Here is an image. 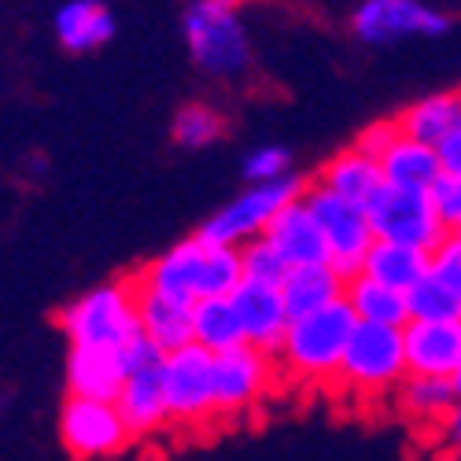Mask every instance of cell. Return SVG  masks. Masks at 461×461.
<instances>
[{
    "label": "cell",
    "instance_id": "cell-19",
    "mask_svg": "<svg viewBox=\"0 0 461 461\" xmlns=\"http://www.w3.org/2000/svg\"><path fill=\"white\" fill-rule=\"evenodd\" d=\"M314 185L329 188L332 196L348 200V203H355V207H369L373 196L384 188V170H380L376 159L362 156V151L351 144V148L336 151V156L321 167V174L314 177Z\"/></svg>",
    "mask_w": 461,
    "mask_h": 461
},
{
    "label": "cell",
    "instance_id": "cell-9",
    "mask_svg": "<svg viewBox=\"0 0 461 461\" xmlns=\"http://www.w3.org/2000/svg\"><path fill=\"white\" fill-rule=\"evenodd\" d=\"M369 225H373V237L384 244H406V248H420V251H436V244L447 237L429 192H413V188H395V185H384L373 203L366 207Z\"/></svg>",
    "mask_w": 461,
    "mask_h": 461
},
{
    "label": "cell",
    "instance_id": "cell-8",
    "mask_svg": "<svg viewBox=\"0 0 461 461\" xmlns=\"http://www.w3.org/2000/svg\"><path fill=\"white\" fill-rule=\"evenodd\" d=\"M277 362L258 348H240L214 355V420H237L251 413L277 384Z\"/></svg>",
    "mask_w": 461,
    "mask_h": 461
},
{
    "label": "cell",
    "instance_id": "cell-18",
    "mask_svg": "<svg viewBox=\"0 0 461 461\" xmlns=\"http://www.w3.org/2000/svg\"><path fill=\"white\" fill-rule=\"evenodd\" d=\"M137 288V321H140V336L151 339L163 355L181 351L192 343V306L177 303L170 295L159 292H148L140 285Z\"/></svg>",
    "mask_w": 461,
    "mask_h": 461
},
{
    "label": "cell",
    "instance_id": "cell-1",
    "mask_svg": "<svg viewBox=\"0 0 461 461\" xmlns=\"http://www.w3.org/2000/svg\"><path fill=\"white\" fill-rule=\"evenodd\" d=\"M355 329H358V318L343 299L318 314L295 318L281 339V351L274 355L277 373L285 380L306 384V388H336V376Z\"/></svg>",
    "mask_w": 461,
    "mask_h": 461
},
{
    "label": "cell",
    "instance_id": "cell-3",
    "mask_svg": "<svg viewBox=\"0 0 461 461\" xmlns=\"http://www.w3.org/2000/svg\"><path fill=\"white\" fill-rule=\"evenodd\" d=\"M181 26L192 63L211 78H240L251 67V37L237 8L214 5V0H192Z\"/></svg>",
    "mask_w": 461,
    "mask_h": 461
},
{
    "label": "cell",
    "instance_id": "cell-35",
    "mask_svg": "<svg viewBox=\"0 0 461 461\" xmlns=\"http://www.w3.org/2000/svg\"><path fill=\"white\" fill-rule=\"evenodd\" d=\"M436 443L454 457V461H461V399H457V406L447 413V420L439 425V432H436Z\"/></svg>",
    "mask_w": 461,
    "mask_h": 461
},
{
    "label": "cell",
    "instance_id": "cell-6",
    "mask_svg": "<svg viewBox=\"0 0 461 461\" xmlns=\"http://www.w3.org/2000/svg\"><path fill=\"white\" fill-rule=\"evenodd\" d=\"M59 439L74 461H111L133 443V432L114 402L67 395L59 410Z\"/></svg>",
    "mask_w": 461,
    "mask_h": 461
},
{
    "label": "cell",
    "instance_id": "cell-7",
    "mask_svg": "<svg viewBox=\"0 0 461 461\" xmlns=\"http://www.w3.org/2000/svg\"><path fill=\"white\" fill-rule=\"evenodd\" d=\"M303 203H306V211L314 214L318 229L325 233L329 262L343 277H355L362 270V262H366V251L376 244L366 207H355L348 200L332 196L329 188H321L314 181H311V188L303 192Z\"/></svg>",
    "mask_w": 461,
    "mask_h": 461
},
{
    "label": "cell",
    "instance_id": "cell-38",
    "mask_svg": "<svg viewBox=\"0 0 461 461\" xmlns=\"http://www.w3.org/2000/svg\"><path fill=\"white\" fill-rule=\"evenodd\" d=\"M214 5H225V8H237L240 0H214Z\"/></svg>",
    "mask_w": 461,
    "mask_h": 461
},
{
    "label": "cell",
    "instance_id": "cell-4",
    "mask_svg": "<svg viewBox=\"0 0 461 461\" xmlns=\"http://www.w3.org/2000/svg\"><path fill=\"white\" fill-rule=\"evenodd\" d=\"M406 343L402 329L392 325H362L355 329L348 355H343L336 388L351 392L358 399H384L395 395V388L406 380Z\"/></svg>",
    "mask_w": 461,
    "mask_h": 461
},
{
    "label": "cell",
    "instance_id": "cell-10",
    "mask_svg": "<svg viewBox=\"0 0 461 461\" xmlns=\"http://www.w3.org/2000/svg\"><path fill=\"white\" fill-rule=\"evenodd\" d=\"M163 388L170 425L196 429L214 420V355L203 351L200 343L170 351L163 366Z\"/></svg>",
    "mask_w": 461,
    "mask_h": 461
},
{
    "label": "cell",
    "instance_id": "cell-25",
    "mask_svg": "<svg viewBox=\"0 0 461 461\" xmlns=\"http://www.w3.org/2000/svg\"><path fill=\"white\" fill-rule=\"evenodd\" d=\"M380 170H384V185L429 192V188L443 177L439 148H429V144H417V140H410V137H399L395 148L380 159Z\"/></svg>",
    "mask_w": 461,
    "mask_h": 461
},
{
    "label": "cell",
    "instance_id": "cell-24",
    "mask_svg": "<svg viewBox=\"0 0 461 461\" xmlns=\"http://www.w3.org/2000/svg\"><path fill=\"white\" fill-rule=\"evenodd\" d=\"M366 277L388 285L395 292H410L413 285H420L429 274H432V255L420 251V248H406V244H384L376 240L369 251H366V262L362 270Z\"/></svg>",
    "mask_w": 461,
    "mask_h": 461
},
{
    "label": "cell",
    "instance_id": "cell-17",
    "mask_svg": "<svg viewBox=\"0 0 461 461\" xmlns=\"http://www.w3.org/2000/svg\"><path fill=\"white\" fill-rule=\"evenodd\" d=\"M126 384V362L122 351L107 348H70L67 358V392L82 399H104L114 402Z\"/></svg>",
    "mask_w": 461,
    "mask_h": 461
},
{
    "label": "cell",
    "instance_id": "cell-14",
    "mask_svg": "<svg viewBox=\"0 0 461 461\" xmlns=\"http://www.w3.org/2000/svg\"><path fill=\"white\" fill-rule=\"evenodd\" d=\"M163 362H151V366H137L126 373V384L114 406L126 417V425L137 436H156L159 429L170 425V410H167V388H163Z\"/></svg>",
    "mask_w": 461,
    "mask_h": 461
},
{
    "label": "cell",
    "instance_id": "cell-15",
    "mask_svg": "<svg viewBox=\"0 0 461 461\" xmlns=\"http://www.w3.org/2000/svg\"><path fill=\"white\" fill-rule=\"evenodd\" d=\"M200 251H203V240L200 237H188L181 244H174L167 255L144 262L133 277V285L148 288V292H159V295H170L177 303H188L196 306V274H200Z\"/></svg>",
    "mask_w": 461,
    "mask_h": 461
},
{
    "label": "cell",
    "instance_id": "cell-30",
    "mask_svg": "<svg viewBox=\"0 0 461 461\" xmlns=\"http://www.w3.org/2000/svg\"><path fill=\"white\" fill-rule=\"evenodd\" d=\"M240 266H244V281H255V285H270V288H281L285 277L292 274V266L277 255V248L258 237L251 244L240 248Z\"/></svg>",
    "mask_w": 461,
    "mask_h": 461
},
{
    "label": "cell",
    "instance_id": "cell-26",
    "mask_svg": "<svg viewBox=\"0 0 461 461\" xmlns=\"http://www.w3.org/2000/svg\"><path fill=\"white\" fill-rule=\"evenodd\" d=\"M343 303L351 306V314L362 325H392V329H406L410 311H406V292H395L388 285H380L366 274L348 277V292Z\"/></svg>",
    "mask_w": 461,
    "mask_h": 461
},
{
    "label": "cell",
    "instance_id": "cell-21",
    "mask_svg": "<svg viewBox=\"0 0 461 461\" xmlns=\"http://www.w3.org/2000/svg\"><path fill=\"white\" fill-rule=\"evenodd\" d=\"M56 41L67 52H96L114 37V15L104 0H67L56 12Z\"/></svg>",
    "mask_w": 461,
    "mask_h": 461
},
{
    "label": "cell",
    "instance_id": "cell-33",
    "mask_svg": "<svg viewBox=\"0 0 461 461\" xmlns=\"http://www.w3.org/2000/svg\"><path fill=\"white\" fill-rule=\"evenodd\" d=\"M432 277L461 295V233H447L432 251Z\"/></svg>",
    "mask_w": 461,
    "mask_h": 461
},
{
    "label": "cell",
    "instance_id": "cell-28",
    "mask_svg": "<svg viewBox=\"0 0 461 461\" xmlns=\"http://www.w3.org/2000/svg\"><path fill=\"white\" fill-rule=\"evenodd\" d=\"M410 321H461V295L439 277H425L406 292Z\"/></svg>",
    "mask_w": 461,
    "mask_h": 461
},
{
    "label": "cell",
    "instance_id": "cell-32",
    "mask_svg": "<svg viewBox=\"0 0 461 461\" xmlns=\"http://www.w3.org/2000/svg\"><path fill=\"white\" fill-rule=\"evenodd\" d=\"M429 200H432V211L443 233H461V177L443 174L429 188Z\"/></svg>",
    "mask_w": 461,
    "mask_h": 461
},
{
    "label": "cell",
    "instance_id": "cell-22",
    "mask_svg": "<svg viewBox=\"0 0 461 461\" xmlns=\"http://www.w3.org/2000/svg\"><path fill=\"white\" fill-rule=\"evenodd\" d=\"M457 406L454 384L439 380V376H413L406 373V380L395 388V410L410 420L413 429H429L432 436L439 432V425L447 420V413Z\"/></svg>",
    "mask_w": 461,
    "mask_h": 461
},
{
    "label": "cell",
    "instance_id": "cell-37",
    "mask_svg": "<svg viewBox=\"0 0 461 461\" xmlns=\"http://www.w3.org/2000/svg\"><path fill=\"white\" fill-rule=\"evenodd\" d=\"M450 384H454V395H457V399H461V366H457V373H454V376H450Z\"/></svg>",
    "mask_w": 461,
    "mask_h": 461
},
{
    "label": "cell",
    "instance_id": "cell-31",
    "mask_svg": "<svg viewBox=\"0 0 461 461\" xmlns=\"http://www.w3.org/2000/svg\"><path fill=\"white\" fill-rule=\"evenodd\" d=\"M288 174H292V151L281 144H262V148L248 151V159H244L248 185H274Z\"/></svg>",
    "mask_w": 461,
    "mask_h": 461
},
{
    "label": "cell",
    "instance_id": "cell-16",
    "mask_svg": "<svg viewBox=\"0 0 461 461\" xmlns=\"http://www.w3.org/2000/svg\"><path fill=\"white\" fill-rule=\"evenodd\" d=\"M266 240L277 248V255L292 266H321L329 262V244H325V233L318 229L314 214L306 211L303 200L288 203L274 221L266 229Z\"/></svg>",
    "mask_w": 461,
    "mask_h": 461
},
{
    "label": "cell",
    "instance_id": "cell-29",
    "mask_svg": "<svg viewBox=\"0 0 461 461\" xmlns=\"http://www.w3.org/2000/svg\"><path fill=\"white\" fill-rule=\"evenodd\" d=\"M221 133H225V119H221V114L211 104H185V107H177L174 122H170L174 144L177 148H188V151L214 144Z\"/></svg>",
    "mask_w": 461,
    "mask_h": 461
},
{
    "label": "cell",
    "instance_id": "cell-12",
    "mask_svg": "<svg viewBox=\"0 0 461 461\" xmlns=\"http://www.w3.org/2000/svg\"><path fill=\"white\" fill-rule=\"evenodd\" d=\"M229 299H233V306H237V318H240L248 348H258L266 355H277L281 351V339H285V332L292 325L281 288L240 281V288L229 295Z\"/></svg>",
    "mask_w": 461,
    "mask_h": 461
},
{
    "label": "cell",
    "instance_id": "cell-11",
    "mask_svg": "<svg viewBox=\"0 0 461 461\" xmlns=\"http://www.w3.org/2000/svg\"><path fill=\"white\" fill-rule=\"evenodd\" d=\"M351 30L362 45L384 49L406 37H443L450 30V15L425 0H362L351 15Z\"/></svg>",
    "mask_w": 461,
    "mask_h": 461
},
{
    "label": "cell",
    "instance_id": "cell-34",
    "mask_svg": "<svg viewBox=\"0 0 461 461\" xmlns=\"http://www.w3.org/2000/svg\"><path fill=\"white\" fill-rule=\"evenodd\" d=\"M402 137V130H399V119H380V122H373V126H366L358 137H355V148L362 151V156H369V159H384L388 151L395 148V140Z\"/></svg>",
    "mask_w": 461,
    "mask_h": 461
},
{
    "label": "cell",
    "instance_id": "cell-27",
    "mask_svg": "<svg viewBox=\"0 0 461 461\" xmlns=\"http://www.w3.org/2000/svg\"><path fill=\"white\" fill-rule=\"evenodd\" d=\"M192 343H200L203 351L221 355V351H233L244 343V329L237 318V306L229 295L221 299H200L192 306Z\"/></svg>",
    "mask_w": 461,
    "mask_h": 461
},
{
    "label": "cell",
    "instance_id": "cell-36",
    "mask_svg": "<svg viewBox=\"0 0 461 461\" xmlns=\"http://www.w3.org/2000/svg\"><path fill=\"white\" fill-rule=\"evenodd\" d=\"M439 163H443V174L461 177V130H454V133L439 144Z\"/></svg>",
    "mask_w": 461,
    "mask_h": 461
},
{
    "label": "cell",
    "instance_id": "cell-20",
    "mask_svg": "<svg viewBox=\"0 0 461 461\" xmlns=\"http://www.w3.org/2000/svg\"><path fill=\"white\" fill-rule=\"evenodd\" d=\"M343 292H348V277H343L332 262L321 266H295V270L285 277L281 295L288 306V318H306V314H318L325 306L339 303Z\"/></svg>",
    "mask_w": 461,
    "mask_h": 461
},
{
    "label": "cell",
    "instance_id": "cell-13",
    "mask_svg": "<svg viewBox=\"0 0 461 461\" xmlns=\"http://www.w3.org/2000/svg\"><path fill=\"white\" fill-rule=\"evenodd\" d=\"M402 343L413 376L450 380L461 366V321H406Z\"/></svg>",
    "mask_w": 461,
    "mask_h": 461
},
{
    "label": "cell",
    "instance_id": "cell-23",
    "mask_svg": "<svg viewBox=\"0 0 461 461\" xmlns=\"http://www.w3.org/2000/svg\"><path fill=\"white\" fill-rule=\"evenodd\" d=\"M395 119L402 137L439 148L454 130H461V93H432L425 100H413Z\"/></svg>",
    "mask_w": 461,
    "mask_h": 461
},
{
    "label": "cell",
    "instance_id": "cell-5",
    "mask_svg": "<svg viewBox=\"0 0 461 461\" xmlns=\"http://www.w3.org/2000/svg\"><path fill=\"white\" fill-rule=\"evenodd\" d=\"M311 188L303 177L288 174L274 185H251L248 192H240V196L233 203H225L218 214H211L203 221V229L196 237H203L207 244H221V248H244L258 237H266V229H270V221L295 200H303V192Z\"/></svg>",
    "mask_w": 461,
    "mask_h": 461
},
{
    "label": "cell",
    "instance_id": "cell-2",
    "mask_svg": "<svg viewBox=\"0 0 461 461\" xmlns=\"http://www.w3.org/2000/svg\"><path fill=\"white\" fill-rule=\"evenodd\" d=\"M59 329L70 348H107L122 351L126 343L140 336L137 321V288L133 277L107 281L59 311Z\"/></svg>",
    "mask_w": 461,
    "mask_h": 461
}]
</instances>
